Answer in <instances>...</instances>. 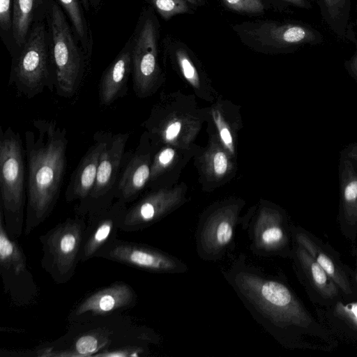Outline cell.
Listing matches in <instances>:
<instances>
[{"instance_id":"obj_41","label":"cell","mask_w":357,"mask_h":357,"mask_svg":"<svg viewBox=\"0 0 357 357\" xmlns=\"http://www.w3.org/2000/svg\"><path fill=\"white\" fill-rule=\"evenodd\" d=\"M351 254L354 257L355 259V264H356V269L354 270V289L355 293L357 297V247L356 246L355 243L352 244L351 249Z\"/></svg>"},{"instance_id":"obj_26","label":"cell","mask_w":357,"mask_h":357,"mask_svg":"<svg viewBox=\"0 0 357 357\" xmlns=\"http://www.w3.org/2000/svg\"><path fill=\"white\" fill-rule=\"evenodd\" d=\"M208 112L215 132L227 150L236 158L238 132L243 126L236 107L219 97L212 102Z\"/></svg>"},{"instance_id":"obj_16","label":"cell","mask_w":357,"mask_h":357,"mask_svg":"<svg viewBox=\"0 0 357 357\" xmlns=\"http://www.w3.org/2000/svg\"><path fill=\"white\" fill-rule=\"evenodd\" d=\"M294 241L303 246L318 264L329 275L347 298H357L354 284L353 270L344 264L340 253L329 243L306 229L291 224Z\"/></svg>"},{"instance_id":"obj_4","label":"cell","mask_w":357,"mask_h":357,"mask_svg":"<svg viewBox=\"0 0 357 357\" xmlns=\"http://www.w3.org/2000/svg\"><path fill=\"white\" fill-rule=\"evenodd\" d=\"M12 56L8 85L28 99L55 85V68L46 19L37 20L27 38Z\"/></svg>"},{"instance_id":"obj_42","label":"cell","mask_w":357,"mask_h":357,"mask_svg":"<svg viewBox=\"0 0 357 357\" xmlns=\"http://www.w3.org/2000/svg\"><path fill=\"white\" fill-rule=\"evenodd\" d=\"M103 0H88L90 8L93 10H98Z\"/></svg>"},{"instance_id":"obj_1","label":"cell","mask_w":357,"mask_h":357,"mask_svg":"<svg viewBox=\"0 0 357 357\" xmlns=\"http://www.w3.org/2000/svg\"><path fill=\"white\" fill-rule=\"evenodd\" d=\"M222 274L254 319L283 347L332 351L340 342L291 287L241 255Z\"/></svg>"},{"instance_id":"obj_25","label":"cell","mask_w":357,"mask_h":357,"mask_svg":"<svg viewBox=\"0 0 357 357\" xmlns=\"http://www.w3.org/2000/svg\"><path fill=\"white\" fill-rule=\"evenodd\" d=\"M136 294L132 287L126 283L118 282L104 287L86 297L77 307V316L90 313L102 315L119 309L133 305Z\"/></svg>"},{"instance_id":"obj_28","label":"cell","mask_w":357,"mask_h":357,"mask_svg":"<svg viewBox=\"0 0 357 357\" xmlns=\"http://www.w3.org/2000/svg\"><path fill=\"white\" fill-rule=\"evenodd\" d=\"M323 20L339 39L346 40L350 24L351 0H319Z\"/></svg>"},{"instance_id":"obj_45","label":"cell","mask_w":357,"mask_h":357,"mask_svg":"<svg viewBox=\"0 0 357 357\" xmlns=\"http://www.w3.org/2000/svg\"><path fill=\"white\" fill-rule=\"evenodd\" d=\"M47 6H49L52 0H43Z\"/></svg>"},{"instance_id":"obj_39","label":"cell","mask_w":357,"mask_h":357,"mask_svg":"<svg viewBox=\"0 0 357 357\" xmlns=\"http://www.w3.org/2000/svg\"><path fill=\"white\" fill-rule=\"evenodd\" d=\"M284 3L296 8L310 10L312 8V2L309 0H280Z\"/></svg>"},{"instance_id":"obj_36","label":"cell","mask_w":357,"mask_h":357,"mask_svg":"<svg viewBox=\"0 0 357 357\" xmlns=\"http://www.w3.org/2000/svg\"><path fill=\"white\" fill-rule=\"evenodd\" d=\"M144 353L141 347H128L118 348L110 351H104L94 354L93 356L101 357H138Z\"/></svg>"},{"instance_id":"obj_35","label":"cell","mask_w":357,"mask_h":357,"mask_svg":"<svg viewBox=\"0 0 357 357\" xmlns=\"http://www.w3.org/2000/svg\"><path fill=\"white\" fill-rule=\"evenodd\" d=\"M13 2V0H0L1 33L2 39L7 47L8 45L9 35L12 39Z\"/></svg>"},{"instance_id":"obj_30","label":"cell","mask_w":357,"mask_h":357,"mask_svg":"<svg viewBox=\"0 0 357 357\" xmlns=\"http://www.w3.org/2000/svg\"><path fill=\"white\" fill-rule=\"evenodd\" d=\"M67 17L73 29L81 44L85 54L91 59L93 40L90 24L84 13V8L80 0H56Z\"/></svg>"},{"instance_id":"obj_8","label":"cell","mask_w":357,"mask_h":357,"mask_svg":"<svg viewBox=\"0 0 357 357\" xmlns=\"http://www.w3.org/2000/svg\"><path fill=\"white\" fill-rule=\"evenodd\" d=\"M151 6L144 7L132 36V81L135 94L146 98L162 86L165 75L160 63V24Z\"/></svg>"},{"instance_id":"obj_29","label":"cell","mask_w":357,"mask_h":357,"mask_svg":"<svg viewBox=\"0 0 357 357\" xmlns=\"http://www.w3.org/2000/svg\"><path fill=\"white\" fill-rule=\"evenodd\" d=\"M0 268L1 273L12 272L15 275H18L26 273V257L15 239H13L7 233L1 211H0Z\"/></svg>"},{"instance_id":"obj_21","label":"cell","mask_w":357,"mask_h":357,"mask_svg":"<svg viewBox=\"0 0 357 357\" xmlns=\"http://www.w3.org/2000/svg\"><path fill=\"white\" fill-rule=\"evenodd\" d=\"M340 199L337 221L339 229L348 241L357 237V169L345 155L339 162Z\"/></svg>"},{"instance_id":"obj_23","label":"cell","mask_w":357,"mask_h":357,"mask_svg":"<svg viewBox=\"0 0 357 357\" xmlns=\"http://www.w3.org/2000/svg\"><path fill=\"white\" fill-rule=\"evenodd\" d=\"M319 322L339 342L357 349V298L344 296L327 306H315Z\"/></svg>"},{"instance_id":"obj_5","label":"cell","mask_w":357,"mask_h":357,"mask_svg":"<svg viewBox=\"0 0 357 357\" xmlns=\"http://www.w3.org/2000/svg\"><path fill=\"white\" fill-rule=\"evenodd\" d=\"M53 61L55 68L56 93L71 98L81 88L91 59L85 54L67 16L56 0H52L47 9Z\"/></svg>"},{"instance_id":"obj_13","label":"cell","mask_w":357,"mask_h":357,"mask_svg":"<svg viewBox=\"0 0 357 357\" xmlns=\"http://www.w3.org/2000/svg\"><path fill=\"white\" fill-rule=\"evenodd\" d=\"M187 190L184 183L151 189L128 208L120 229L135 231L158 222L188 202Z\"/></svg>"},{"instance_id":"obj_44","label":"cell","mask_w":357,"mask_h":357,"mask_svg":"<svg viewBox=\"0 0 357 357\" xmlns=\"http://www.w3.org/2000/svg\"><path fill=\"white\" fill-rule=\"evenodd\" d=\"M80 1L82 2V4L83 8L84 9V11L85 12H89L91 8H90V6H89L88 0H80Z\"/></svg>"},{"instance_id":"obj_10","label":"cell","mask_w":357,"mask_h":357,"mask_svg":"<svg viewBox=\"0 0 357 357\" xmlns=\"http://www.w3.org/2000/svg\"><path fill=\"white\" fill-rule=\"evenodd\" d=\"M244 218L253 253L291 259L294 246L291 223L284 209L261 199Z\"/></svg>"},{"instance_id":"obj_9","label":"cell","mask_w":357,"mask_h":357,"mask_svg":"<svg viewBox=\"0 0 357 357\" xmlns=\"http://www.w3.org/2000/svg\"><path fill=\"white\" fill-rule=\"evenodd\" d=\"M245 205L241 198L229 197L212 204L203 211L195 234L196 250L200 259L216 261L231 248Z\"/></svg>"},{"instance_id":"obj_17","label":"cell","mask_w":357,"mask_h":357,"mask_svg":"<svg viewBox=\"0 0 357 357\" xmlns=\"http://www.w3.org/2000/svg\"><path fill=\"white\" fill-rule=\"evenodd\" d=\"M291 259L298 280L314 306L330 305L343 296L329 275L295 241Z\"/></svg>"},{"instance_id":"obj_34","label":"cell","mask_w":357,"mask_h":357,"mask_svg":"<svg viewBox=\"0 0 357 357\" xmlns=\"http://www.w3.org/2000/svg\"><path fill=\"white\" fill-rule=\"evenodd\" d=\"M229 10L241 14L262 15L265 13L263 0H222Z\"/></svg>"},{"instance_id":"obj_18","label":"cell","mask_w":357,"mask_h":357,"mask_svg":"<svg viewBox=\"0 0 357 357\" xmlns=\"http://www.w3.org/2000/svg\"><path fill=\"white\" fill-rule=\"evenodd\" d=\"M127 209L126 203L115 199L108 206L88 215V223L79 256V262L96 257L102 248L116 239Z\"/></svg>"},{"instance_id":"obj_22","label":"cell","mask_w":357,"mask_h":357,"mask_svg":"<svg viewBox=\"0 0 357 357\" xmlns=\"http://www.w3.org/2000/svg\"><path fill=\"white\" fill-rule=\"evenodd\" d=\"M109 132L98 131L93 135V143L89 147L72 173L65 192L66 202H81L92 191L96 178L100 158Z\"/></svg>"},{"instance_id":"obj_19","label":"cell","mask_w":357,"mask_h":357,"mask_svg":"<svg viewBox=\"0 0 357 357\" xmlns=\"http://www.w3.org/2000/svg\"><path fill=\"white\" fill-rule=\"evenodd\" d=\"M236 158L227 150L216 133L195 158L199 181L205 192H212L229 181L236 172Z\"/></svg>"},{"instance_id":"obj_7","label":"cell","mask_w":357,"mask_h":357,"mask_svg":"<svg viewBox=\"0 0 357 357\" xmlns=\"http://www.w3.org/2000/svg\"><path fill=\"white\" fill-rule=\"evenodd\" d=\"M231 28L244 45L264 54L293 53L324 41L319 31L301 21L256 20L234 24Z\"/></svg>"},{"instance_id":"obj_32","label":"cell","mask_w":357,"mask_h":357,"mask_svg":"<svg viewBox=\"0 0 357 357\" xmlns=\"http://www.w3.org/2000/svg\"><path fill=\"white\" fill-rule=\"evenodd\" d=\"M109 341L105 334L98 332L80 336L75 342L73 351L59 352L54 356L87 357L93 356Z\"/></svg>"},{"instance_id":"obj_46","label":"cell","mask_w":357,"mask_h":357,"mask_svg":"<svg viewBox=\"0 0 357 357\" xmlns=\"http://www.w3.org/2000/svg\"><path fill=\"white\" fill-rule=\"evenodd\" d=\"M309 1H311V2H312V1H314V2L317 3L319 0H309Z\"/></svg>"},{"instance_id":"obj_33","label":"cell","mask_w":357,"mask_h":357,"mask_svg":"<svg viewBox=\"0 0 357 357\" xmlns=\"http://www.w3.org/2000/svg\"><path fill=\"white\" fill-rule=\"evenodd\" d=\"M165 20L179 14L194 13L192 5L186 0H146Z\"/></svg>"},{"instance_id":"obj_27","label":"cell","mask_w":357,"mask_h":357,"mask_svg":"<svg viewBox=\"0 0 357 357\" xmlns=\"http://www.w3.org/2000/svg\"><path fill=\"white\" fill-rule=\"evenodd\" d=\"M47 8L43 0H13L12 39L16 47L13 54L24 43L33 24L45 18Z\"/></svg>"},{"instance_id":"obj_12","label":"cell","mask_w":357,"mask_h":357,"mask_svg":"<svg viewBox=\"0 0 357 357\" xmlns=\"http://www.w3.org/2000/svg\"><path fill=\"white\" fill-rule=\"evenodd\" d=\"M128 132H109L107 142L100 158L93 188L89 195L79 202L76 215H88L108 206L116 199L117 186L124 161Z\"/></svg>"},{"instance_id":"obj_31","label":"cell","mask_w":357,"mask_h":357,"mask_svg":"<svg viewBox=\"0 0 357 357\" xmlns=\"http://www.w3.org/2000/svg\"><path fill=\"white\" fill-rule=\"evenodd\" d=\"M191 150L179 149L172 146H162L153 153L148 187L157 188L162 178L179 165L182 155Z\"/></svg>"},{"instance_id":"obj_20","label":"cell","mask_w":357,"mask_h":357,"mask_svg":"<svg viewBox=\"0 0 357 357\" xmlns=\"http://www.w3.org/2000/svg\"><path fill=\"white\" fill-rule=\"evenodd\" d=\"M155 151L146 132L144 131L141 135L135 151L128 158L123 168L122 167L116 199L126 204L133 202L148 186Z\"/></svg>"},{"instance_id":"obj_2","label":"cell","mask_w":357,"mask_h":357,"mask_svg":"<svg viewBox=\"0 0 357 357\" xmlns=\"http://www.w3.org/2000/svg\"><path fill=\"white\" fill-rule=\"evenodd\" d=\"M27 165L26 235L50 215L59 199L67 167L68 139L54 119H38L25 131Z\"/></svg>"},{"instance_id":"obj_40","label":"cell","mask_w":357,"mask_h":357,"mask_svg":"<svg viewBox=\"0 0 357 357\" xmlns=\"http://www.w3.org/2000/svg\"><path fill=\"white\" fill-rule=\"evenodd\" d=\"M356 29H357V0H356ZM346 40H349V41L351 42L354 45L357 44V38H356V33L354 31V23L352 22H350V24H349V28L347 30Z\"/></svg>"},{"instance_id":"obj_15","label":"cell","mask_w":357,"mask_h":357,"mask_svg":"<svg viewBox=\"0 0 357 357\" xmlns=\"http://www.w3.org/2000/svg\"><path fill=\"white\" fill-rule=\"evenodd\" d=\"M161 50L164 63L192 89L197 97L211 103L220 97L202 62L185 43L167 34L161 40Z\"/></svg>"},{"instance_id":"obj_37","label":"cell","mask_w":357,"mask_h":357,"mask_svg":"<svg viewBox=\"0 0 357 357\" xmlns=\"http://www.w3.org/2000/svg\"><path fill=\"white\" fill-rule=\"evenodd\" d=\"M356 51L354 55L344 61V67L349 74L357 82V44H355Z\"/></svg>"},{"instance_id":"obj_43","label":"cell","mask_w":357,"mask_h":357,"mask_svg":"<svg viewBox=\"0 0 357 357\" xmlns=\"http://www.w3.org/2000/svg\"><path fill=\"white\" fill-rule=\"evenodd\" d=\"M192 6L197 7L202 6L205 4V0H186Z\"/></svg>"},{"instance_id":"obj_6","label":"cell","mask_w":357,"mask_h":357,"mask_svg":"<svg viewBox=\"0 0 357 357\" xmlns=\"http://www.w3.org/2000/svg\"><path fill=\"white\" fill-rule=\"evenodd\" d=\"M25 147L11 126L0 129V211L7 233L15 239L22 234L27 199Z\"/></svg>"},{"instance_id":"obj_24","label":"cell","mask_w":357,"mask_h":357,"mask_svg":"<svg viewBox=\"0 0 357 357\" xmlns=\"http://www.w3.org/2000/svg\"><path fill=\"white\" fill-rule=\"evenodd\" d=\"M130 75L132 40L130 37L101 76L98 86V98L101 105L109 106L126 95Z\"/></svg>"},{"instance_id":"obj_11","label":"cell","mask_w":357,"mask_h":357,"mask_svg":"<svg viewBox=\"0 0 357 357\" xmlns=\"http://www.w3.org/2000/svg\"><path fill=\"white\" fill-rule=\"evenodd\" d=\"M86 223L76 215L59 223L40 237L43 267L59 283L66 282L75 273L79 261Z\"/></svg>"},{"instance_id":"obj_3","label":"cell","mask_w":357,"mask_h":357,"mask_svg":"<svg viewBox=\"0 0 357 357\" xmlns=\"http://www.w3.org/2000/svg\"><path fill=\"white\" fill-rule=\"evenodd\" d=\"M208 119V109L201 108L194 95L181 91L162 93L142 126L155 150L162 146L192 150Z\"/></svg>"},{"instance_id":"obj_38","label":"cell","mask_w":357,"mask_h":357,"mask_svg":"<svg viewBox=\"0 0 357 357\" xmlns=\"http://www.w3.org/2000/svg\"><path fill=\"white\" fill-rule=\"evenodd\" d=\"M341 153L348 158L357 169V142L349 144Z\"/></svg>"},{"instance_id":"obj_14","label":"cell","mask_w":357,"mask_h":357,"mask_svg":"<svg viewBox=\"0 0 357 357\" xmlns=\"http://www.w3.org/2000/svg\"><path fill=\"white\" fill-rule=\"evenodd\" d=\"M96 257L153 273L180 274L188 271L187 264L166 252L147 245L118 239L105 245Z\"/></svg>"}]
</instances>
